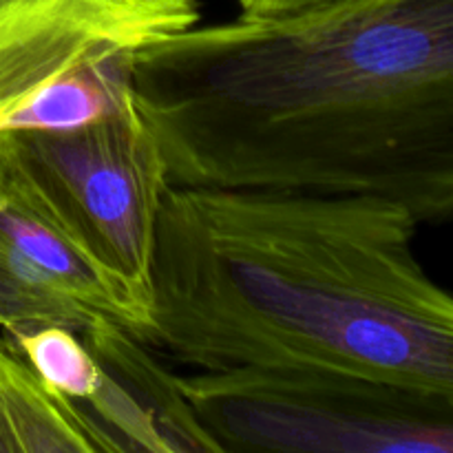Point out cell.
<instances>
[{
    "instance_id": "obj_1",
    "label": "cell",
    "mask_w": 453,
    "mask_h": 453,
    "mask_svg": "<svg viewBox=\"0 0 453 453\" xmlns=\"http://www.w3.org/2000/svg\"><path fill=\"white\" fill-rule=\"evenodd\" d=\"M131 97L175 188L376 195L453 212V0L321 25H195L142 49Z\"/></svg>"
},
{
    "instance_id": "obj_2",
    "label": "cell",
    "mask_w": 453,
    "mask_h": 453,
    "mask_svg": "<svg viewBox=\"0 0 453 453\" xmlns=\"http://www.w3.org/2000/svg\"><path fill=\"white\" fill-rule=\"evenodd\" d=\"M376 195L164 193L149 345L197 370L326 367L453 396V301Z\"/></svg>"
},
{
    "instance_id": "obj_3",
    "label": "cell",
    "mask_w": 453,
    "mask_h": 453,
    "mask_svg": "<svg viewBox=\"0 0 453 453\" xmlns=\"http://www.w3.org/2000/svg\"><path fill=\"white\" fill-rule=\"evenodd\" d=\"M224 451L451 453L453 396L326 367L175 374Z\"/></svg>"
},
{
    "instance_id": "obj_4",
    "label": "cell",
    "mask_w": 453,
    "mask_h": 453,
    "mask_svg": "<svg viewBox=\"0 0 453 453\" xmlns=\"http://www.w3.org/2000/svg\"><path fill=\"white\" fill-rule=\"evenodd\" d=\"M202 22V0H0V135L133 111L142 49Z\"/></svg>"
},
{
    "instance_id": "obj_5",
    "label": "cell",
    "mask_w": 453,
    "mask_h": 453,
    "mask_svg": "<svg viewBox=\"0 0 453 453\" xmlns=\"http://www.w3.org/2000/svg\"><path fill=\"white\" fill-rule=\"evenodd\" d=\"M62 228L150 305L164 155L137 111L62 131L3 133Z\"/></svg>"
},
{
    "instance_id": "obj_6",
    "label": "cell",
    "mask_w": 453,
    "mask_h": 453,
    "mask_svg": "<svg viewBox=\"0 0 453 453\" xmlns=\"http://www.w3.org/2000/svg\"><path fill=\"white\" fill-rule=\"evenodd\" d=\"M100 317L149 343V301L71 239L0 135V330Z\"/></svg>"
},
{
    "instance_id": "obj_7",
    "label": "cell",
    "mask_w": 453,
    "mask_h": 453,
    "mask_svg": "<svg viewBox=\"0 0 453 453\" xmlns=\"http://www.w3.org/2000/svg\"><path fill=\"white\" fill-rule=\"evenodd\" d=\"M80 336L97 361V385L73 407L97 453H221L149 343L104 317Z\"/></svg>"
},
{
    "instance_id": "obj_8",
    "label": "cell",
    "mask_w": 453,
    "mask_h": 453,
    "mask_svg": "<svg viewBox=\"0 0 453 453\" xmlns=\"http://www.w3.org/2000/svg\"><path fill=\"white\" fill-rule=\"evenodd\" d=\"M0 451L97 453L73 403L0 336Z\"/></svg>"
},
{
    "instance_id": "obj_9",
    "label": "cell",
    "mask_w": 453,
    "mask_h": 453,
    "mask_svg": "<svg viewBox=\"0 0 453 453\" xmlns=\"http://www.w3.org/2000/svg\"><path fill=\"white\" fill-rule=\"evenodd\" d=\"M234 3L242 20L321 25V22L361 13L376 4H383L385 0H234Z\"/></svg>"
}]
</instances>
